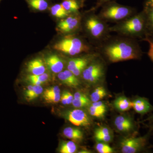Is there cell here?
<instances>
[{"label": "cell", "instance_id": "1", "mask_svg": "<svg viewBox=\"0 0 153 153\" xmlns=\"http://www.w3.org/2000/svg\"><path fill=\"white\" fill-rule=\"evenodd\" d=\"M96 49L111 63L138 60L143 55L136 39L119 35L109 36Z\"/></svg>", "mask_w": 153, "mask_h": 153}, {"label": "cell", "instance_id": "2", "mask_svg": "<svg viewBox=\"0 0 153 153\" xmlns=\"http://www.w3.org/2000/svg\"><path fill=\"white\" fill-rule=\"evenodd\" d=\"M110 32H114L119 36L143 39L147 33L146 19L144 10L116 23L109 27Z\"/></svg>", "mask_w": 153, "mask_h": 153}, {"label": "cell", "instance_id": "3", "mask_svg": "<svg viewBox=\"0 0 153 153\" xmlns=\"http://www.w3.org/2000/svg\"><path fill=\"white\" fill-rule=\"evenodd\" d=\"M83 25L88 36L95 44L96 48L111 36L109 26L92 9L85 18Z\"/></svg>", "mask_w": 153, "mask_h": 153}, {"label": "cell", "instance_id": "4", "mask_svg": "<svg viewBox=\"0 0 153 153\" xmlns=\"http://www.w3.org/2000/svg\"><path fill=\"white\" fill-rule=\"evenodd\" d=\"M101 7L98 15L106 22L118 23L137 13L134 8L120 4L114 1L106 3Z\"/></svg>", "mask_w": 153, "mask_h": 153}, {"label": "cell", "instance_id": "5", "mask_svg": "<svg viewBox=\"0 0 153 153\" xmlns=\"http://www.w3.org/2000/svg\"><path fill=\"white\" fill-rule=\"evenodd\" d=\"M54 49L69 56L93 52V47L79 37L69 35L64 37L54 45Z\"/></svg>", "mask_w": 153, "mask_h": 153}, {"label": "cell", "instance_id": "6", "mask_svg": "<svg viewBox=\"0 0 153 153\" xmlns=\"http://www.w3.org/2000/svg\"><path fill=\"white\" fill-rule=\"evenodd\" d=\"M99 55L82 71V78L91 84H96L101 81L105 75V65Z\"/></svg>", "mask_w": 153, "mask_h": 153}, {"label": "cell", "instance_id": "7", "mask_svg": "<svg viewBox=\"0 0 153 153\" xmlns=\"http://www.w3.org/2000/svg\"><path fill=\"white\" fill-rule=\"evenodd\" d=\"M99 55L98 52H91L83 57L71 58L68 61L67 69L71 71L75 76H79L85 67Z\"/></svg>", "mask_w": 153, "mask_h": 153}, {"label": "cell", "instance_id": "8", "mask_svg": "<svg viewBox=\"0 0 153 153\" xmlns=\"http://www.w3.org/2000/svg\"><path fill=\"white\" fill-rule=\"evenodd\" d=\"M81 22L82 17L78 13L70 14L58 23L57 30L63 34H71L79 30Z\"/></svg>", "mask_w": 153, "mask_h": 153}, {"label": "cell", "instance_id": "9", "mask_svg": "<svg viewBox=\"0 0 153 153\" xmlns=\"http://www.w3.org/2000/svg\"><path fill=\"white\" fill-rule=\"evenodd\" d=\"M147 137L125 139L120 143L121 149L123 153H135L140 152L146 145Z\"/></svg>", "mask_w": 153, "mask_h": 153}, {"label": "cell", "instance_id": "10", "mask_svg": "<svg viewBox=\"0 0 153 153\" xmlns=\"http://www.w3.org/2000/svg\"><path fill=\"white\" fill-rule=\"evenodd\" d=\"M66 117L70 123L78 126H86L90 124L91 120L85 111L81 109H74L68 111Z\"/></svg>", "mask_w": 153, "mask_h": 153}, {"label": "cell", "instance_id": "11", "mask_svg": "<svg viewBox=\"0 0 153 153\" xmlns=\"http://www.w3.org/2000/svg\"><path fill=\"white\" fill-rule=\"evenodd\" d=\"M114 124L118 131L123 133L128 132L134 128L132 120L126 116H118L115 119Z\"/></svg>", "mask_w": 153, "mask_h": 153}, {"label": "cell", "instance_id": "12", "mask_svg": "<svg viewBox=\"0 0 153 153\" xmlns=\"http://www.w3.org/2000/svg\"><path fill=\"white\" fill-rule=\"evenodd\" d=\"M132 108L137 113L144 115L153 111V106L147 98L137 97L132 102Z\"/></svg>", "mask_w": 153, "mask_h": 153}, {"label": "cell", "instance_id": "13", "mask_svg": "<svg viewBox=\"0 0 153 153\" xmlns=\"http://www.w3.org/2000/svg\"><path fill=\"white\" fill-rule=\"evenodd\" d=\"M45 63L49 69L54 73H59L63 71L64 62L61 58L56 55L47 56L45 59Z\"/></svg>", "mask_w": 153, "mask_h": 153}, {"label": "cell", "instance_id": "14", "mask_svg": "<svg viewBox=\"0 0 153 153\" xmlns=\"http://www.w3.org/2000/svg\"><path fill=\"white\" fill-rule=\"evenodd\" d=\"M27 70L33 75H40L45 73L46 66L44 62L41 58L33 59L28 63Z\"/></svg>", "mask_w": 153, "mask_h": 153}, {"label": "cell", "instance_id": "15", "mask_svg": "<svg viewBox=\"0 0 153 153\" xmlns=\"http://www.w3.org/2000/svg\"><path fill=\"white\" fill-rule=\"evenodd\" d=\"M94 136L97 140L105 143L110 142L113 138L112 131L106 127H100L96 129Z\"/></svg>", "mask_w": 153, "mask_h": 153}, {"label": "cell", "instance_id": "16", "mask_svg": "<svg viewBox=\"0 0 153 153\" xmlns=\"http://www.w3.org/2000/svg\"><path fill=\"white\" fill-rule=\"evenodd\" d=\"M63 134L65 137L74 141H80L83 138V133L80 130L75 128H66L63 131Z\"/></svg>", "mask_w": 153, "mask_h": 153}, {"label": "cell", "instance_id": "17", "mask_svg": "<svg viewBox=\"0 0 153 153\" xmlns=\"http://www.w3.org/2000/svg\"><path fill=\"white\" fill-rule=\"evenodd\" d=\"M114 105L117 109L120 111H126L132 108V102L124 96L119 97L116 99Z\"/></svg>", "mask_w": 153, "mask_h": 153}, {"label": "cell", "instance_id": "18", "mask_svg": "<svg viewBox=\"0 0 153 153\" xmlns=\"http://www.w3.org/2000/svg\"><path fill=\"white\" fill-rule=\"evenodd\" d=\"M43 91V88L41 85H29L25 92V98L28 101H31L38 97Z\"/></svg>", "mask_w": 153, "mask_h": 153}, {"label": "cell", "instance_id": "19", "mask_svg": "<svg viewBox=\"0 0 153 153\" xmlns=\"http://www.w3.org/2000/svg\"><path fill=\"white\" fill-rule=\"evenodd\" d=\"M61 4L69 14L78 13L81 7L79 0H63Z\"/></svg>", "mask_w": 153, "mask_h": 153}, {"label": "cell", "instance_id": "20", "mask_svg": "<svg viewBox=\"0 0 153 153\" xmlns=\"http://www.w3.org/2000/svg\"><path fill=\"white\" fill-rule=\"evenodd\" d=\"M49 74L44 73L40 75L30 74L27 77L28 81L33 85H41L49 79Z\"/></svg>", "mask_w": 153, "mask_h": 153}, {"label": "cell", "instance_id": "21", "mask_svg": "<svg viewBox=\"0 0 153 153\" xmlns=\"http://www.w3.org/2000/svg\"><path fill=\"white\" fill-rule=\"evenodd\" d=\"M51 12L53 16L59 19H64L70 14L64 8L61 4H57L52 6Z\"/></svg>", "mask_w": 153, "mask_h": 153}, {"label": "cell", "instance_id": "22", "mask_svg": "<svg viewBox=\"0 0 153 153\" xmlns=\"http://www.w3.org/2000/svg\"><path fill=\"white\" fill-rule=\"evenodd\" d=\"M77 146L72 141H64L61 143L59 152L61 153H74L77 150Z\"/></svg>", "mask_w": 153, "mask_h": 153}, {"label": "cell", "instance_id": "23", "mask_svg": "<svg viewBox=\"0 0 153 153\" xmlns=\"http://www.w3.org/2000/svg\"><path fill=\"white\" fill-rule=\"evenodd\" d=\"M107 95L106 91L104 87L99 86L96 88L90 96L91 100L92 102L100 101Z\"/></svg>", "mask_w": 153, "mask_h": 153}, {"label": "cell", "instance_id": "24", "mask_svg": "<svg viewBox=\"0 0 153 153\" xmlns=\"http://www.w3.org/2000/svg\"><path fill=\"white\" fill-rule=\"evenodd\" d=\"M143 10L146 14L147 33L153 34V7Z\"/></svg>", "mask_w": 153, "mask_h": 153}, {"label": "cell", "instance_id": "25", "mask_svg": "<svg viewBox=\"0 0 153 153\" xmlns=\"http://www.w3.org/2000/svg\"><path fill=\"white\" fill-rule=\"evenodd\" d=\"M30 5L35 10L44 11L48 8V3L45 0H29Z\"/></svg>", "mask_w": 153, "mask_h": 153}, {"label": "cell", "instance_id": "26", "mask_svg": "<svg viewBox=\"0 0 153 153\" xmlns=\"http://www.w3.org/2000/svg\"><path fill=\"white\" fill-rule=\"evenodd\" d=\"M141 41H146L149 44V49L148 55L153 62V34L147 33Z\"/></svg>", "mask_w": 153, "mask_h": 153}, {"label": "cell", "instance_id": "27", "mask_svg": "<svg viewBox=\"0 0 153 153\" xmlns=\"http://www.w3.org/2000/svg\"><path fill=\"white\" fill-rule=\"evenodd\" d=\"M63 71L68 77V80L70 82L71 87H76L79 85V79H78L77 76H75L71 71L67 69V70H64Z\"/></svg>", "mask_w": 153, "mask_h": 153}, {"label": "cell", "instance_id": "28", "mask_svg": "<svg viewBox=\"0 0 153 153\" xmlns=\"http://www.w3.org/2000/svg\"><path fill=\"white\" fill-rule=\"evenodd\" d=\"M88 112L91 115L94 117L100 118L104 116L106 110L99 109L91 105L88 108Z\"/></svg>", "mask_w": 153, "mask_h": 153}, {"label": "cell", "instance_id": "29", "mask_svg": "<svg viewBox=\"0 0 153 153\" xmlns=\"http://www.w3.org/2000/svg\"><path fill=\"white\" fill-rule=\"evenodd\" d=\"M90 104V100L88 97L85 98L74 99L72 101V104L76 108L84 107L88 106Z\"/></svg>", "mask_w": 153, "mask_h": 153}, {"label": "cell", "instance_id": "30", "mask_svg": "<svg viewBox=\"0 0 153 153\" xmlns=\"http://www.w3.org/2000/svg\"><path fill=\"white\" fill-rule=\"evenodd\" d=\"M96 149L100 153H112L114 150L112 148L105 143H98L97 144Z\"/></svg>", "mask_w": 153, "mask_h": 153}, {"label": "cell", "instance_id": "31", "mask_svg": "<svg viewBox=\"0 0 153 153\" xmlns=\"http://www.w3.org/2000/svg\"><path fill=\"white\" fill-rule=\"evenodd\" d=\"M60 89L58 86H54L53 87L47 88L44 91L43 97H44L49 96L55 95L60 94Z\"/></svg>", "mask_w": 153, "mask_h": 153}, {"label": "cell", "instance_id": "32", "mask_svg": "<svg viewBox=\"0 0 153 153\" xmlns=\"http://www.w3.org/2000/svg\"><path fill=\"white\" fill-rule=\"evenodd\" d=\"M60 97H61L60 94H59L46 97L44 98L46 100V101L49 103H57L60 101Z\"/></svg>", "mask_w": 153, "mask_h": 153}, {"label": "cell", "instance_id": "33", "mask_svg": "<svg viewBox=\"0 0 153 153\" xmlns=\"http://www.w3.org/2000/svg\"><path fill=\"white\" fill-rule=\"evenodd\" d=\"M91 105L92 106L99 108V109L106 110V107L102 102L100 101L95 102H93V103Z\"/></svg>", "mask_w": 153, "mask_h": 153}, {"label": "cell", "instance_id": "34", "mask_svg": "<svg viewBox=\"0 0 153 153\" xmlns=\"http://www.w3.org/2000/svg\"><path fill=\"white\" fill-rule=\"evenodd\" d=\"M114 1V0H98V1L95 7H94L92 9V10L96 11V10H97V9L100 7H101L103 5L105 4V3Z\"/></svg>", "mask_w": 153, "mask_h": 153}, {"label": "cell", "instance_id": "35", "mask_svg": "<svg viewBox=\"0 0 153 153\" xmlns=\"http://www.w3.org/2000/svg\"><path fill=\"white\" fill-rule=\"evenodd\" d=\"M153 7V0H145L144 4L143 9L151 8Z\"/></svg>", "mask_w": 153, "mask_h": 153}, {"label": "cell", "instance_id": "36", "mask_svg": "<svg viewBox=\"0 0 153 153\" xmlns=\"http://www.w3.org/2000/svg\"><path fill=\"white\" fill-rule=\"evenodd\" d=\"M66 97H67V105L72 104V101L74 100V96L68 91H65Z\"/></svg>", "mask_w": 153, "mask_h": 153}, {"label": "cell", "instance_id": "37", "mask_svg": "<svg viewBox=\"0 0 153 153\" xmlns=\"http://www.w3.org/2000/svg\"><path fill=\"white\" fill-rule=\"evenodd\" d=\"M60 100L63 105H67V97H66L65 91H63V93H62V95L60 97Z\"/></svg>", "mask_w": 153, "mask_h": 153}, {"label": "cell", "instance_id": "38", "mask_svg": "<svg viewBox=\"0 0 153 153\" xmlns=\"http://www.w3.org/2000/svg\"><path fill=\"white\" fill-rule=\"evenodd\" d=\"M79 153H90L89 152H88V151H80V152H79Z\"/></svg>", "mask_w": 153, "mask_h": 153}, {"label": "cell", "instance_id": "39", "mask_svg": "<svg viewBox=\"0 0 153 153\" xmlns=\"http://www.w3.org/2000/svg\"><path fill=\"white\" fill-rule=\"evenodd\" d=\"M149 120H153V115L151 116L150 117H149Z\"/></svg>", "mask_w": 153, "mask_h": 153}]
</instances>
